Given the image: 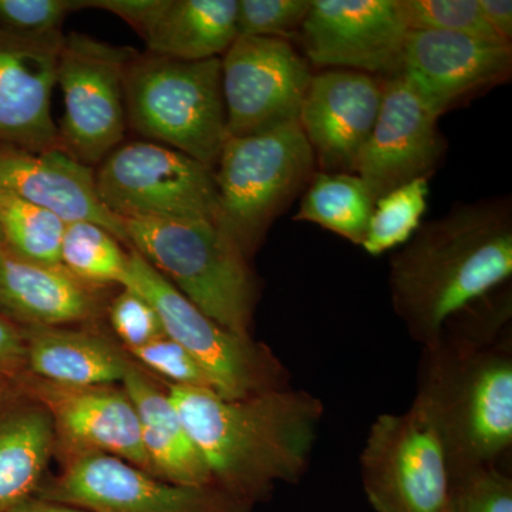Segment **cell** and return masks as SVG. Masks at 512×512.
I'll return each mask as SVG.
<instances>
[{"mask_svg":"<svg viewBox=\"0 0 512 512\" xmlns=\"http://www.w3.org/2000/svg\"><path fill=\"white\" fill-rule=\"evenodd\" d=\"M167 393L222 490L254 504L305 473L325 412L313 394L286 387L229 400L173 384Z\"/></svg>","mask_w":512,"mask_h":512,"instance_id":"6da1fadb","label":"cell"},{"mask_svg":"<svg viewBox=\"0 0 512 512\" xmlns=\"http://www.w3.org/2000/svg\"><path fill=\"white\" fill-rule=\"evenodd\" d=\"M510 201L460 205L420 227L390 262L394 312L424 348L448 320L510 281Z\"/></svg>","mask_w":512,"mask_h":512,"instance_id":"7a4b0ae2","label":"cell"},{"mask_svg":"<svg viewBox=\"0 0 512 512\" xmlns=\"http://www.w3.org/2000/svg\"><path fill=\"white\" fill-rule=\"evenodd\" d=\"M463 330L446 325L424 348L416 397L436 421L456 477L498 466L512 444V355L510 339L495 342L510 319L503 303L474 306Z\"/></svg>","mask_w":512,"mask_h":512,"instance_id":"3957f363","label":"cell"},{"mask_svg":"<svg viewBox=\"0 0 512 512\" xmlns=\"http://www.w3.org/2000/svg\"><path fill=\"white\" fill-rule=\"evenodd\" d=\"M121 221L131 249L222 328L249 338L255 279L247 256L220 222Z\"/></svg>","mask_w":512,"mask_h":512,"instance_id":"277c9868","label":"cell"},{"mask_svg":"<svg viewBox=\"0 0 512 512\" xmlns=\"http://www.w3.org/2000/svg\"><path fill=\"white\" fill-rule=\"evenodd\" d=\"M127 124L215 171L228 137L221 59L185 62L136 55L124 73Z\"/></svg>","mask_w":512,"mask_h":512,"instance_id":"5b68a950","label":"cell"},{"mask_svg":"<svg viewBox=\"0 0 512 512\" xmlns=\"http://www.w3.org/2000/svg\"><path fill=\"white\" fill-rule=\"evenodd\" d=\"M315 167L298 121L255 136L227 137L215 167L221 227L247 258L276 215L311 183Z\"/></svg>","mask_w":512,"mask_h":512,"instance_id":"8992f818","label":"cell"},{"mask_svg":"<svg viewBox=\"0 0 512 512\" xmlns=\"http://www.w3.org/2000/svg\"><path fill=\"white\" fill-rule=\"evenodd\" d=\"M121 286L137 292L156 309L165 336L197 360L214 392L224 399H245L289 387L288 370L271 350L222 328L131 248Z\"/></svg>","mask_w":512,"mask_h":512,"instance_id":"52a82bcc","label":"cell"},{"mask_svg":"<svg viewBox=\"0 0 512 512\" xmlns=\"http://www.w3.org/2000/svg\"><path fill=\"white\" fill-rule=\"evenodd\" d=\"M360 473L376 512H447L453 476L446 447L419 397L406 412L377 417L360 454Z\"/></svg>","mask_w":512,"mask_h":512,"instance_id":"ba28073f","label":"cell"},{"mask_svg":"<svg viewBox=\"0 0 512 512\" xmlns=\"http://www.w3.org/2000/svg\"><path fill=\"white\" fill-rule=\"evenodd\" d=\"M94 175L101 201L120 220L221 224L215 171L174 148L153 141L121 144Z\"/></svg>","mask_w":512,"mask_h":512,"instance_id":"9c48e42d","label":"cell"},{"mask_svg":"<svg viewBox=\"0 0 512 512\" xmlns=\"http://www.w3.org/2000/svg\"><path fill=\"white\" fill-rule=\"evenodd\" d=\"M136 50L117 47L93 37L70 33L63 37L57 63V84L63 92L64 116L59 147L79 160L103 163L126 136L124 73Z\"/></svg>","mask_w":512,"mask_h":512,"instance_id":"30bf717a","label":"cell"},{"mask_svg":"<svg viewBox=\"0 0 512 512\" xmlns=\"http://www.w3.org/2000/svg\"><path fill=\"white\" fill-rule=\"evenodd\" d=\"M42 500L92 512H251L252 504L218 485L168 483L107 454L70 458Z\"/></svg>","mask_w":512,"mask_h":512,"instance_id":"8fae6325","label":"cell"},{"mask_svg":"<svg viewBox=\"0 0 512 512\" xmlns=\"http://www.w3.org/2000/svg\"><path fill=\"white\" fill-rule=\"evenodd\" d=\"M228 136L266 133L298 121L311 67L288 40L237 37L221 59Z\"/></svg>","mask_w":512,"mask_h":512,"instance_id":"7c38bea8","label":"cell"},{"mask_svg":"<svg viewBox=\"0 0 512 512\" xmlns=\"http://www.w3.org/2000/svg\"><path fill=\"white\" fill-rule=\"evenodd\" d=\"M407 33L399 0H312L299 36L318 66L392 76Z\"/></svg>","mask_w":512,"mask_h":512,"instance_id":"4fadbf2b","label":"cell"},{"mask_svg":"<svg viewBox=\"0 0 512 512\" xmlns=\"http://www.w3.org/2000/svg\"><path fill=\"white\" fill-rule=\"evenodd\" d=\"M439 119L402 73L384 80L375 127L356 168L375 201L434 173L446 147Z\"/></svg>","mask_w":512,"mask_h":512,"instance_id":"5bb4252c","label":"cell"},{"mask_svg":"<svg viewBox=\"0 0 512 512\" xmlns=\"http://www.w3.org/2000/svg\"><path fill=\"white\" fill-rule=\"evenodd\" d=\"M383 99V82L356 70L313 74L298 123L322 173L356 174Z\"/></svg>","mask_w":512,"mask_h":512,"instance_id":"9a60e30c","label":"cell"},{"mask_svg":"<svg viewBox=\"0 0 512 512\" xmlns=\"http://www.w3.org/2000/svg\"><path fill=\"white\" fill-rule=\"evenodd\" d=\"M512 47L460 33L409 30L399 72L439 116L510 79Z\"/></svg>","mask_w":512,"mask_h":512,"instance_id":"2e32d148","label":"cell"},{"mask_svg":"<svg viewBox=\"0 0 512 512\" xmlns=\"http://www.w3.org/2000/svg\"><path fill=\"white\" fill-rule=\"evenodd\" d=\"M63 37L0 30V143L32 153L59 147L50 101Z\"/></svg>","mask_w":512,"mask_h":512,"instance_id":"e0dca14e","label":"cell"},{"mask_svg":"<svg viewBox=\"0 0 512 512\" xmlns=\"http://www.w3.org/2000/svg\"><path fill=\"white\" fill-rule=\"evenodd\" d=\"M28 387L72 457L107 454L150 473L136 407L123 389L60 386L35 376Z\"/></svg>","mask_w":512,"mask_h":512,"instance_id":"ac0fdd59","label":"cell"},{"mask_svg":"<svg viewBox=\"0 0 512 512\" xmlns=\"http://www.w3.org/2000/svg\"><path fill=\"white\" fill-rule=\"evenodd\" d=\"M0 190L45 208L64 224L100 225L128 245L123 221L101 201L94 168L60 147L39 153L15 147L0 150Z\"/></svg>","mask_w":512,"mask_h":512,"instance_id":"d6986e66","label":"cell"},{"mask_svg":"<svg viewBox=\"0 0 512 512\" xmlns=\"http://www.w3.org/2000/svg\"><path fill=\"white\" fill-rule=\"evenodd\" d=\"M99 289L62 265L22 261L0 244V313L9 320L29 329L87 322L101 311Z\"/></svg>","mask_w":512,"mask_h":512,"instance_id":"ffe728a7","label":"cell"},{"mask_svg":"<svg viewBox=\"0 0 512 512\" xmlns=\"http://www.w3.org/2000/svg\"><path fill=\"white\" fill-rule=\"evenodd\" d=\"M121 384L136 407L150 473L153 471L156 477L168 483L188 487L212 484L200 451L192 443L168 393L151 382L134 362Z\"/></svg>","mask_w":512,"mask_h":512,"instance_id":"44dd1931","label":"cell"},{"mask_svg":"<svg viewBox=\"0 0 512 512\" xmlns=\"http://www.w3.org/2000/svg\"><path fill=\"white\" fill-rule=\"evenodd\" d=\"M23 336L30 373L60 386H113L133 363L109 340L86 330L35 328Z\"/></svg>","mask_w":512,"mask_h":512,"instance_id":"7402d4cb","label":"cell"},{"mask_svg":"<svg viewBox=\"0 0 512 512\" xmlns=\"http://www.w3.org/2000/svg\"><path fill=\"white\" fill-rule=\"evenodd\" d=\"M238 0H165L143 36L147 53L185 62L224 55L237 39Z\"/></svg>","mask_w":512,"mask_h":512,"instance_id":"603a6c76","label":"cell"},{"mask_svg":"<svg viewBox=\"0 0 512 512\" xmlns=\"http://www.w3.org/2000/svg\"><path fill=\"white\" fill-rule=\"evenodd\" d=\"M56 443L52 419L28 407L0 419V512L32 498Z\"/></svg>","mask_w":512,"mask_h":512,"instance_id":"cb8c5ba5","label":"cell"},{"mask_svg":"<svg viewBox=\"0 0 512 512\" xmlns=\"http://www.w3.org/2000/svg\"><path fill=\"white\" fill-rule=\"evenodd\" d=\"M375 204L359 175L316 171L293 221L318 224L362 247Z\"/></svg>","mask_w":512,"mask_h":512,"instance_id":"d4e9b609","label":"cell"},{"mask_svg":"<svg viewBox=\"0 0 512 512\" xmlns=\"http://www.w3.org/2000/svg\"><path fill=\"white\" fill-rule=\"evenodd\" d=\"M64 227L52 212L0 190V244L16 258L60 265Z\"/></svg>","mask_w":512,"mask_h":512,"instance_id":"484cf974","label":"cell"},{"mask_svg":"<svg viewBox=\"0 0 512 512\" xmlns=\"http://www.w3.org/2000/svg\"><path fill=\"white\" fill-rule=\"evenodd\" d=\"M60 265L80 281L97 288L121 286L127 272L128 252L106 228L89 221L72 222L64 227Z\"/></svg>","mask_w":512,"mask_h":512,"instance_id":"4316f807","label":"cell"},{"mask_svg":"<svg viewBox=\"0 0 512 512\" xmlns=\"http://www.w3.org/2000/svg\"><path fill=\"white\" fill-rule=\"evenodd\" d=\"M429 178H417L376 201L362 248L379 256L407 244L421 227L427 211Z\"/></svg>","mask_w":512,"mask_h":512,"instance_id":"83f0119b","label":"cell"},{"mask_svg":"<svg viewBox=\"0 0 512 512\" xmlns=\"http://www.w3.org/2000/svg\"><path fill=\"white\" fill-rule=\"evenodd\" d=\"M409 30L460 33L485 42L504 43L485 22L478 0H399Z\"/></svg>","mask_w":512,"mask_h":512,"instance_id":"f1b7e54d","label":"cell"},{"mask_svg":"<svg viewBox=\"0 0 512 512\" xmlns=\"http://www.w3.org/2000/svg\"><path fill=\"white\" fill-rule=\"evenodd\" d=\"M312 0H238V37L291 40L301 32Z\"/></svg>","mask_w":512,"mask_h":512,"instance_id":"f546056e","label":"cell"},{"mask_svg":"<svg viewBox=\"0 0 512 512\" xmlns=\"http://www.w3.org/2000/svg\"><path fill=\"white\" fill-rule=\"evenodd\" d=\"M447 512H512V480L498 466L453 477Z\"/></svg>","mask_w":512,"mask_h":512,"instance_id":"4dcf8cb0","label":"cell"},{"mask_svg":"<svg viewBox=\"0 0 512 512\" xmlns=\"http://www.w3.org/2000/svg\"><path fill=\"white\" fill-rule=\"evenodd\" d=\"M86 8V0H0V30L18 36L62 32L69 13Z\"/></svg>","mask_w":512,"mask_h":512,"instance_id":"1f68e13d","label":"cell"},{"mask_svg":"<svg viewBox=\"0 0 512 512\" xmlns=\"http://www.w3.org/2000/svg\"><path fill=\"white\" fill-rule=\"evenodd\" d=\"M128 353L141 365L165 377L173 386L198 387L214 392L210 377L197 360L168 336H161Z\"/></svg>","mask_w":512,"mask_h":512,"instance_id":"d6a6232c","label":"cell"},{"mask_svg":"<svg viewBox=\"0 0 512 512\" xmlns=\"http://www.w3.org/2000/svg\"><path fill=\"white\" fill-rule=\"evenodd\" d=\"M109 313L111 326L128 352L165 335L156 309L131 289L123 288L111 302Z\"/></svg>","mask_w":512,"mask_h":512,"instance_id":"836d02e7","label":"cell"},{"mask_svg":"<svg viewBox=\"0 0 512 512\" xmlns=\"http://www.w3.org/2000/svg\"><path fill=\"white\" fill-rule=\"evenodd\" d=\"M164 3L165 0H86V8L103 9L119 16L143 37Z\"/></svg>","mask_w":512,"mask_h":512,"instance_id":"e575fe53","label":"cell"},{"mask_svg":"<svg viewBox=\"0 0 512 512\" xmlns=\"http://www.w3.org/2000/svg\"><path fill=\"white\" fill-rule=\"evenodd\" d=\"M26 365L25 336L0 313V373H13Z\"/></svg>","mask_w":512,"mask_h":512,"instance_id":"d590c367","label":"cell"},{"mask_svg":"<svg viewBox=\"0 0 512 512\" xmlns=\"http://www.w3.org/2000/svg\"><path fill=\"white\" fill-rule=\"evenodd\" d=\"M481 13L495 35L504 43L512 39V2L511 0H478Z\"/></svg>","mask_w":512,"mask_h":512,"instance_id":"8d00e7d4","label":"cell"},{"mask_svg":"<svg viewBox=\"0 0 512 512\" xmlns=\"http://www.w3.org/2000/svg\"><path fill=\"white\" fill-rule=\"evenodd\" d=\"M6 512H92L84 510V508L74 507V505L55 503V501L35 500V498H29V500L23 501L15 507L10 508Z\"/></svg>","mask_w":512,"mask_h":512,"instance_id":"74e56055","label":"cell"}]
</instances>
